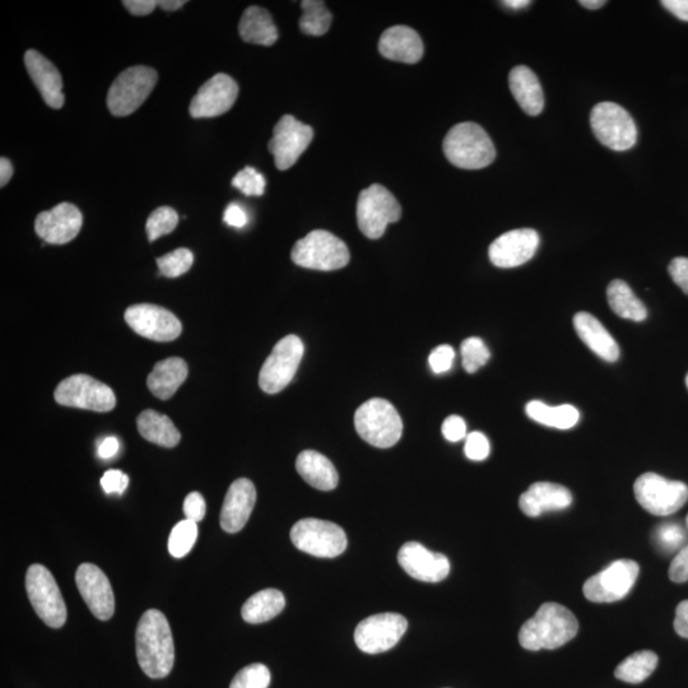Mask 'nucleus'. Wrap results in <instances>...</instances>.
I'll list each match as a JSON object with an SVG mask.
<instances>
[{
    "label": "nucleus",
    "mask_w": 688,
    "mask_h": 688,
    "mask_svg": "<svg viewBox=\"0 0 688 688\" xmlns=\"http://www.w3.org/2000/svg\"><path fill=\"white\" fill-rule=\"evenodd\" d=\"M128 485L129 477L122 471H118V469H111L101 478V486L106 494L123 495Z\"/></svg>",
    "instance_id": "obj_47"
},
{
    "label": "nucleus",
    "mask_w": 688,
    "mask_h": 688,
    "mask_svg": "<svg viewBox=\"0 0 688 688\" xmlns=\"http://www.w3.org/2000/svg\"><path fill=\"white\" fill-rule=\"evenodd\" d=\"M531 3L529 0H506V2H502L504 6L511 9H522L531 6Z\"/></svg>",
    "instance_id": "obj_59"
},
{
    "label": "nucleus",
    "mask_w": 688,
    "mask_h": 688,
    "mask_svg": "<svg viewBox=\"0 0 688 688\" xmlns=\"http://www.w3.org/2000/svg\"><path fill=\"white\" fill-rule=\"evenodd\" d=\"M573 504V495L566 487L551 482L534 483L519 499L520 510L529 518L548 511H559Z\"/></svg>",
    "instance_id": "obj_25"
},
{
    "label": "nucleus",
    "mask_w": 688,
    "mask_h": 688,
    "mask_svg": "<svg viewBox=\"0 0 688 688\" xmlns=\"http://www.w3.org/2000/svg\"><path fill=\"white\" fill-rule=\"evenodd\" d=\"M525 412L531 420L559 430L573 429L580 420V412L570 404L550 407L541 401H532L525 407Z\"/></svg>",
    "instance_id": "obj_35"
},
{
    "label": "nucleus",
    "mask_w": 688,
    "mask_h": 688,
    "mask_svg": "<svg viewBox=\"0 0 688 688\" xmlns=\"http://www.w3.org/2000/svg\"><path fill=\"white\" fill-rule=\"evenodd\" d=\"M640 573L638 562L617 560L585 581V598L593 603H613L621 601L631 592Z\"/></svg>",
    "instance_id": "obj_14"
},
{
    "label": "nucleus",
    "mask_w": 688,
    "mask_h": 688,
    "mask_svg": "<svg viewBox=\"0 0 688 688\" xmlns=\"http://www.w3.org/2000/svg\"><path fill=\"white\" fill-rule=\"evenodd\" d=\"M356 431L375 448H392L402 438L403 422L397 409L385 399L374 398L357 409Z\"/></svg>",
    "instance_id": "obj_4"
},
{
    "label": "nucleus",
    "mask_w": 688,
    "mask_h": 688,
    "mask_svg": "<svg viewBox=\"0 0 688 688\" xmlns=\"http://www.w3.org/2000/svg\"><path fill=\"white\" fill-rule=\"evenodd\" d=\"M454 359V348L449 346V344H443V346L436 347L435 350L431 352L429 364L431 370L434 371L435 374H444L452 369Z\"/></svg>",
    "instance_id": "obj_46"
},
{
    "label": "nucleus",
    "mask_w": 688,
    "mask_h": 688,
    "mask_svg": "<svg viewBox=\"0 0 688 688\" xmlns=\"http://www.w3.org/2000/svg\"><path fill=\"white\" fill-rule=\"evenodd\" d=\"M185 4H187L185 0H161V2H158V7L164 9V11L172 12L178 11Z\"/></svg>",
    "instance_id": "obj_58"
},
{
    "label": "nucleus",
    "mask_w": 688,
    "mask_h": 688,
    "mask_svg": "<svg viewBox=\"0 0 688 688\" xmlns=\"http://www.w3.org/2000/svg\"><path fill=\"white\" fill-rule=\"evenodd\" d=\"M271 672L264 664L255 663L241 669L232 680L230 688H268Z\"/></svg>",
    "instance_id": "obj_42"
},
{
    "label": "nucleus",
    "mask_w": 688,
    "mask_h": 688,
    "mask_svg": "<svg viewBox=\"0 0 688 688\" xmlns=\"http://www.w3.org/2000/svg\"><path fill=\"white\" fill-rule=\"evenodd\" d=\"M511 94L515 97L520 108L529 116H537L545 108V96L541 83L532 69L525 65H518L509 74Z\"/></svg>",
    "instance_id": "obj_28"
},
{
    "label": "nucleus",
    "mask_w": 688,
    "mask_h": 688,
    "mask_svg": "<svg viewBox=\"0 0 688 688\" xmlns=\"http://www.w3.org/2000/svg\"><path fill=\"white\" fill-rule=\"evenodd\" d=\"M662 6L681 21L688 22V0H663Z\"/></svg>",
    "instance_id": "obj_55"
},
{
    "label": "nucleus",
    "mask_w": 688,
    "mask_h": 688,
    "mask_svg": "<svg viewBox=\"0 0 688 688\" xmlns=\"http://www.w3.org/2000/svg\"><path fill=\"white\" fill-rule=\"evenodd\" d=\"M686 385H687V388H688V375H687V378H686Z\"/></svg>",
    "instance_id": "obj_61"
},
{
    "label": "nucleus",
    "mask_w": 688,
    "mask_h": 688,
    "mask_svg": "<svg viewBox=\"0 0 688 688\" xmlns=\"http://www.w3.org/2000/svg\"><path fill=\"white\" fill-rule=\"evenodd\" d=\"M286 606L285 595L277 589L260 590L245 602L241 616L248 624L258 625L277 617Z\"/></svg>",
    "instance_id": "obj_33"
},
{
    "label": "nucleus",
    "mask_w": 688,
    "mask_h": 688,
    "mask_svg": "<svg viewBox=\"0 0 688 688\" xmlns=\"http://www.w3.org/2000/svg\"><path fill=\"white\" fill-rule=\"evenodd\" d=\"M12 175L13 165L11 164V161H9L6 157H2V160H0V185H2V187H6V185L9 183V180H11Z\"/></svg>",
    "instance_id": "obj_57"
},
{
    "label": "nucleus",
    "mask_w": 688,
    "mask_h": 688,
    "mask_svg": "<svg viewBox=\"0 0 688 688\" xmlns=\"http://www.w3.org/2000/svg\"><path fill=\"white\" fill-rule=\"evenodd\" d=\"M407 627L406 618L398 613H380L365 618L356 627V645L366 654L388 652L403 638Z\"/></svg>",
    "instance_id": "obj_16"
},
{
    "label": "nucleus",
    "mask_w": 688,
    "mask_h": 688,
    "mask_svg": "<svg viewBox=\"0 0 688 688\" xmlns=\"http://www.w3.org/2000/svg\"><path fill=\"white\" fill-rule=\"evenodd\" d=\"M123 4L134 16L150 15L158 6L156 0H125Z\"/></svg>",
    "instance_id": "obj_53"
},
{
    "label": "nucleus",
    "mask_w": 688,
    "mask_h": 688,
    "mask_svg": "<svg viewBox=\"0 0 688 688\" xmlns=\"http://www.w3.org/2000/svg\"><path fill=\"white\" fill-rule=\"evenodd\" d=\"M239 95V86L227 74H216L199 88L190 104L189 113L194 119L215 118L227 113Z\"/></svg>",
    "instance_id": "obj_18"
},
{
    "label": "nucleus",
    "mask_w": 688,
    "mask_h": 688,
    "mask_svg": "<svg viewBox=\"0 0 688 688\" xmlns=\"http://www.w3.org/2000/svg\"><path fill=\"white\" fill-rule=\"evenodd\" d=\"M686 525H687V528H688V515H687V518H686Z\"/></svg>",
    "instance_id": "obj_62"
},
{
    "label": "nucleus",
    "mask_w": 688,
    "mask_h": 688,
    "mask_svg": "<svg viewBox=\"0 0 688 688\" xmlns=\"http://www.w3.org/2000/svg\"><path fill=\"white\" fill-rule=\"evenodd\" d=\"M157 72L150 67L137 65L120 73L111 85L108 108L114 116H128L143 105L157 83Z\"/></svg>",
    "instance_id": "obj_6"
},
{
    "label": "nucleus",
    "mask_w": 688,
    "mask_h": 688,
    "mask_svg": "<svg viewBox=\"0 0 688 688\" xmlns=\"http://www.w3.org/2000/svg\"><path fill=\"white\" fill-rule=\"evenodd\" d=\"M674 630L682 638L688 639V599L678 604L676 618H674Z\"/></svg>",
    "instance_id": "obj_54"
},
{
    "label": "nucleus",
    "mask_w": 688,
    "mask_h": 688,
    "mask_svg": "<svg viewBox=\"0 0 688 688\" xmlns=\"http://www.w3.org/2000/svg\"><path fill=\"white\" fill-rule=\"evenodd\" d=\"M654 541L663 552H678L682 550L683 543L686 541V533L681 525L664 523L659 525L657 531H655Z\"/></svg>",
    "instance_id": "obj_43"
},
{
    "label": "nucleus",
    "mask_w": 688,
    "mask_h": 688,
    "mask_svg": "<svg viewBox=\"0 0 688 688\" xmlns=\"http://www.w3.org/2000/svg\"><path fill=\"white\" fill-rule=\"evenodd\" d=\"M296 469L302 480L316 490L332 491L338 485L339 477L333 463L314 450H305L297 457Z\"/></svg>",
    "instance_id": "obj_30"
},
{
    "label": "nucleus",
    "mask_w": 688,
    "mask_h": 688,
    "mask_svg": "<svg viewBox=\"0 0 688 688\" xmlns=\"http://www.w3.org/2000/svg\"><path fill=\"white\" fill-rule=\"evenodd\" d=\"M179 223V215L171 207H160L155 209L148 217L146 230L148 240L155 241L161 236L171 234Z\"/></svg>",
    "instance_id": "obj_39"
},
{
    "label": "nucleus",
    "mask_w": 688,
    "mask_h": 688,
    "mask_svg": "<svg viewBox=\"0 0 688 688\" xmlns=\"http://www.w3.org/2000/svg\"><path fill=\"white\" fill-rule=\"evenodd\" d=\"M241 39L246 43L272 46L278 40V30L272 16L264 8L246 9L239 23Z\"/></svg>",
    "instance_id": "obj_31"
},
{
    "label": "nucleus",
    "mask_w": 688,
    "mask_h": 688,
    "mask_svg": "<svg viewBox=\"0 0 688 688\" xmlns=\"http://www.w3.org/2000/svg\"><path fill=\"white\" fill-rule=\"evenodd\" d=\"M590 127L598 141L613 151L630 150L638 141L634 119L615 102L595 105L590 114Z\"/></svg>",
    "instance_id": "obj_7"
},
{
    "label": "nucleus",
    "mask_w": 688,
    "mask_h": 688,
    "mask_svg": "<svg viewBox=\"0 0 688 688\" xmlns=\"http://www.w3.org/2000/svg\"><path fill=\"white\" fill-rule=\"evenodd\" d=\"M139 434L150 443L174 448L181 440V435L169 417L152 409L143 411L137 418Z\"/></svg>",
    "instance_id": "obj_32"
},
{
    "label": "nucleus",
    "mask_w": 688,
    "mask_h": 688,
    "mask_svg": "<svg viewBox=\"0 0 688 688\" xmlns=\"http://www.w3.org/2000/svg\"><path fill=\"white\" fill-rule=\"evenodd\" d=\"M669 579L678 584L688 581V545L674 556L669 566Z\"/></svg>",
    "instance_id": "obj_50"
},
{
    "label": "nucleus",
    "mask_w": 688,
    "mask_h": 688,
    "mask_svg": "<svg viewBox=\"0 0 688 688\" xmlns=\"http://www.w3.org/2000/svg\"><path fill=\"white\" fill-rule=\"evenodd\" d=\"M574 328L579 338L595 355L607 362L620 359V347L603 324L593 315L581 311L574 316Z\"/></svg>",
    "instance_id": "obj_27"
},
{
    "label": "nucleus",
    "mask_w": 688,
    "mask_h": 688,
    "mask_svg": "<svg viewBox=\"0 0 688 688\" xmlns=\"http://www.w3.org/2000/svg\"><path fill=\"white\" fill-rule=\"evenodd\" d=\"M301 8L304 13L300 20V30L310 36L327 34L332 25L333 16L325 7V3L318 0H305L301 3Z\"/></svg>",
    "instance_id": "obj_37"
},
{
    "label": "nucleus",
    "mask_w": 688,
    "mask_h": 688,
    "mask_svg": "<svg viewBox=\"0 0 688 688\" xmlns=\"http://www.w3.org/2000/svg\"><path fill=\"white\" fill-rule=\"evenodd\" d=\"M668 271L673 282L688 295V258L673 259Z\"/></svg>",
    "instance_id": "obj_51"
},
{
    "label": "nucleus",
    "mask_w": 688,
    "mask_h": 688,
    "mask_svg": "<svg viewBox=\"0 0 688 688\" xmlns=\"http://www.w3.org/2000/svg\"><path fill=\"white\" fill-rule=\"evenodd\" d=\"M193 253L189 249H176L156 260L162 276L178 278L193 266Z\"/></svg>",
    "instance_id": "obj_40"
},
{
    "label": "nucleus",
    "mask_w": 688,
    "mask_h": 688,
    "mask_svg": "<svg viewBox=\"0 0 688 688\" xmlns=\"http://www.w3.org/2000/svg\"><path fill=\"white\" fill-rule=\"evenodd\" d=\"M304 343L297 336H287L274 346L260 370L259 387L268 394H277L295 378L304 357Z\"/></svg>",
    "instance_id": "obj_12"
},
{
    "label": "nucleus",
    "mask_w": 688,
    "mask_h": 688,
    "mask_svg": "<svg viewBox=\"0 0 688 688\" xmlns=\"http://www.w3.org/2000/svg\"><path fill=\"white\" fill-rule=\"evenodd\" d=\"M223 221L235 229H243L248 223V215L244 211V208L239 206L237 203H231L229 207L226 208L225 215H223Z\"/></svg>",
    "instance_id": "obj_52"
},
{
    "label": "nucleus",
    "mask_w": 688,
    "mask_h": 688,
    "mask_svg": "<svg viewBox=\"0 0 688 688\" xmlns=\"http://www.w3.org/2000/svg\"><path fill=\"white\" fill-rule=\"evenodd\" d=\"M460 353H462L464 370L468 374L477 373L482 366L487 364L491 356L485 342L478 337L467 338L460 347Z\"/></svg>",
    "instance_id": "obj_41"
},
{
    "label": "nucleus",
    "mask_w": 688,
    "mask_h": 688,
    "mask_svg": "<svg viewBox=\"0 0 688 688\" xmlns=\"http://www.w3.org/2000/svg\"><path fill=\"white\" fill-rule=\"evenodd\" d=\"M54 398L60 406L110 412L116 406L113 389L91 376H69L55 389Z\"/></svg>",
    "instance_id": "obj_13"
},
{
    "label": "nucleus",
    "mask_w": 688,
    "mask_h": 688,
    "mask_svg": "<svg viewBox=\"0 0 688 688\" xmlns=\"http://www.w3.org/2000/svg\"><path fill=\"white\" fill-rule=\"evenodd\" d=\"M444 153L450 164L464 170H480L491 165L496 150L485 129L476 123H462L449 130Z\"/></svg>",
    "instance_id": "obj_3"
},
{
    "label": "nucleus",
    "mask_w": 688,
    "mask_h": 688,
    "mask_svg": "<svg viewBox=\"0 0 688 688\" xmlns=\"http://www.w3.org/2000/svg\"><path fill=\"white\" fill-rule=\"evenodd\" d=\"M26 590L37 616L49 627L60 629L67 621L68 613L53 574L43 565L30 566L26 574Z\"/></svg>",
    "instance_id": "obj_10"
},
{
    "label": "nucleus",
    "mask_w": 688,
    "mask_h": 688,
    "mask_svg": "<svg viewBox=\"0 0 688 688\" xmlns=\"http://www.w3.org/2000/svg\"><path fill=\"white\" fill-rule=\"evenodd\" d=\"M297 266L314 271H337L350 262V250L337 236L328 231L315 230L297 241L291 251Z\"/></svg>",
    "instance_id": "obj_5"
},
{
    "label": "nucleus",
    "mask_w": 688,
    "mask_h": 688,
    "mask_svg": "<svg viewBox=\"0 0 688 688\" xmlns=\"http://www.w3.org/2000/svg\"><path fill=\"white\" fill-rule=\"evenodd\" d=\"M291 541L297 550L322 559H334L347 548V536L339 525L327 520L308 518L291 529Z\"/></svg>",
    "instance_id": "obj_8"
},
{
    "label": "nucleus",
    "mask_w": 688,
    "mask_h": 688,
    "mask_svg": "<svg viewBox=\"0 0 688 688\" xmlns=\"http://www.w3.org/2000/svg\"><path fill=\"white\" fill-rule=\"evenodd\" d=\"M634 494L648 513L657 516L677 513L688 501L685 483L667 480L657 473L641 474L635 482Z\"/></svg>",
    "instance_id": "obj_11"
},
{
    "label": "nucleus",
    "mask_w": 688,
    "mask_h": 688,
    "mask_svg": "<svg viewBox=\"0 0 688 688\" xmlns=\"http://www.w3.org/2000/svg\"><path fill=\"white\" fill-rule=\"evenodd\" d=\"M125 322L139 336L156 342L175 341L183 330L180 320L171 311L152 304L130 306L125 311Z\"/></svg>",
    "instance_id": "obj_17"
},
{
    "label": "nucleus",
    "mask_w": 688,
    "mask_h": 688,
    "mask_svg": "<svg viewBox=\"0 0 688 688\" xmlns=\"http://www.w3.org/2000/svg\"><path fill=\"white\" fill-rule=\"evenodd\" d=\"M538 246L536 230H513L497 237L488 249V257L496 267L515 268L529 262L537 253Z\"/></svg>",
    "instance_id": "obj_20"
},
{
    "label": "nucleus",
    "mask_w": 688,
    "mask_h": 688,
    "mask_svg": "<svg viewBox=\"0 0 688 688\" xmlns=\"http://www.w3.org/2000/svg\"><path fill=\"white\" fill-rule=\"evenodd\" d=\"M136 650L139 667L148 677L169 676L175 662V646L169 621L161 611L143 613L136 632Z\"/></svg>",
    "instance_id": "obj_1"
},
{
    "label": "nucleus",
    "mask_w": 688,
    "mask_h": 688,
    "mask_svg": "<svg viewBox=\"0 0 688 688\" xmlns=\"http://www.w3.org/2000/svg\"><path fill=\"white\" fill-rule=\"evenodd\" d=\"M579 632L578 618L559 603L548 602L538 608L519 631V643L531 652L559 649Z\"/></svg>",
    "instance_id": "obj_2"
},
{
    "label": "nucleus",
    "mask_w": 688,
    "mask_h": 688,
    "mask_svg": "<svg viewBox=\"0 0 688 688\" xmlns=\"http://www.w3.org/2000/svg\"><path fill=\"white\" fill-rule=\"evenodd\" d=\"M82 223V213L74 204L60 203L36 217L35 230L46 243L63 245L77 237Z\"/></svg>",
    "instance_id": "obj_21"
},
{
    "label": "nucleus",
    "mask_w": 688,
    "mask_h": 688,
    "mask_svg": "<svg viewBox=\"0 0 688 688\" xmlns=\"http://www.w3.org/2000/svg\"><path fill=\"white\" fill-rule=\"evenodd\" d=\"M198 523L185 519L175 525L169 537V552L175 559L187 556L197 542Z\"/></svg>",
    "instance_id": "obj_38"
},
{
    "label": "nucleus",
    "mask_w": 688,
    "mask_h": 688,
    "mask_svg": "<svg viewBox=\"0 0 688 688\" xmlns=\"http://www.w3.org/2000/svg\"><path fill=\"white\" fill-rule=\"evenodd\" d=\"M441 430H443L444 438L450 443H458V441L467 438V423L457 415L446 418Z\"/></svg>",
    "instance_id": "obj_48"
},
{
    "label": "nucleus",
    "mask_w": 688,
    "mask_h": 688,
    "mask_svg": "<svg viewBox=\"0 0 688 688\" xmlns=\"http://www.w3.org/2000/svg\"><path fill=\"white\" fill-rule=\"evenodd\" d=\"M119 448V440L114 438V436H109L99 446V457L102 459L113 458L119 452Z\"/></svg>",
    "instance_id": "obj_56"
},
{
    "label": "nucleus",
    "mask_w": 688,
    "mask_h": 688,
    "mask_svg": "<svg viewBox=\"0 0 688 688\" xmlns=\"http://www.w3.org/2000/svg\"><path fill=\"white\" fill-rule=\"evenodd\" d=\"M189 374L187 362L179 357H170L157 362L152 373L148 375L147 385L152 394L162 401L172 398L187 380Z\"/></svg>",
    "instance_id": "obj_29"
},
{
    "label": "nucleus",
    "mask_w": 688,
    "mask_h": 688,
    "mask_svg": "<svg viewBox=\"0 0 688 688\" xmlns=\"http://www.w3.org/2000/svg\"><path fill=\"white\" fill-rule=\"evenodd\" d=\"M658 666V655L650 650H641L622 660L615 671L617 680L626 683H641L652 676Z\"/></svg>",
    "instance_id": "obj_36"
},
{
    "label": "nucleus",
    "mask_w": 688,
    "mask_h": 688,
    "mask_svg": "<svg viewBox=\"0 0 688 688\" xmlns=\"http://www.w3.org/2000/svg\"><path fill=\"white\" fill-rule=\"evenodd\" d=\"M25 65L32 81L46 105L51 109H60L64 105L62 76L50 60L41 55L39 51L29 50L25 54Z\"/></svg>",
    "instance_id": "obj_24"
},
{
    "label": "nucleus",
    "mask_w": 688,
    "mask_h": 688,
    "mask_svg": "<svg viewBox=\"0 0 688 688\" xmlns=\"http://www.w3.org/2000/svg\"><path fill=\"white\" fill-rule=\"evenodd\" d=\"M398 562L409 576L425 583H439L448 578L450 573L448 557L431 552L418 542H408L402 546Z\"/></svg>",
    "instance_id": "obj_22"
},
{
    "label": "nucleus",
    "mask_w": 688,
    "mask_h": 688,
    "mask_svg": "<svg viewBox=\"0 0 688 688\" xmlns=\"http://www.w3.org/2000/svg\"><path fill=\"white\" fill-rule=\"evenodd\" d=\"M607 299L613 313L632 322H644L648 310L625 281L615 280L607 288Z\"/></svg>",
    "instance_id": "obj_34"
},
{
    "label": "nucleus",
    "mask_w": 688,
    "mask_h": 688,
    "mask_svg": "<svg viewBox=\"0 0 688 688\" xmlns=\"http://www.w3.org/2000/svg\"><path fill=\"white\" fill-rule=\"evenodd\" d=\"M490 441L482 432H471L467 435L466 446H464V453L467 458L474 460V462H482L490 455Z\"/></svg>",
    "instance_id": "obj_45"
},
{
    "label": "nucleus",
    "mask_w": 688,
    "mask_h": 688,
    "mask_svg": "<svg viewBox=\"0 0 688 688\" xmlns=\"http://www.w3.org/2000/svg\"><path fill=\"white\" fill-rule=\"evenodd\" d=\"M232 187L248 197H260L266 189V179L254 167H245L232 179Z\"/></svg>",
    "instance_id": "obj_44"
},
{
    "label": "nucleus",
    "mask_w": 688,
    "mask_h": 688,
    "mask_svg": "<svg viewBox=\"0 0 688 688\" xmlns=\"http://www.w3.org/2000/svg\"><path fill=\"white\" fill-rule=\"evenodd\" d=\"M255 501H257V490L253 482L240 478L232 483L221 511L220 522L223 531L240 532L253 513Z\"/></svg>",
    "instance_id": "obj_23"
},
{
    "label": "nucleus",
    "mask_w": 688,
    "mask_h": 688,
    "mask_svg": "<svg viewBox=\"0 0 688 688\" xmlns=\"http://www.w3.org/2000/svg\"><path fill=\"white\" fill-rule=\"evenodd\" d=\"M401 216V204L387 188L374 184L362 190L357 201V223L366 237L380 239L389 223L398 222Z\"/></svg>",
    "instance_id": "obj_9"
},
{
    "label": "nucleus",
    "mask_w": 688,
    "mask_h": 688,
    "mask_svg": "<svg viewBox=\"0 0 688 688\" xmlns=\"http://www.w3.org/2000/svg\"><path fill=\"white\" fill-rule=\"evenodd\" d=\"M579 3L580 6H583L588 9H599L602 8L604 4H606L604 0H581V2Z\"/></svg>",
    "instance_id": "obj_60"
},
{
    "label": "nucleus",
    "mask_w": 688,
    "mask_h": 688,
    "mask_svg": "<svg viewBox=\"0 0 688 688\" xmlns=\"http://www.w3.org/2000/svg\"><path fill=\"white\" fill-rule=\"evenodd\" d=\"M207 505L204 497L199 492H192L184 501V514L187 519L195 523L202 522L206 516Z\"/></svg>",
    "instance_id": "obj_49"
},
{
    "label": "nucleus",
    "mask_w": 688,
    "mask_h": 688,
    "mask_svg": "<svg viewBox=\"0 0 688 688\" xmlns=\"http://www.w3.org/2000/svg\"><path fill=\"white\" fill-rule=\"evenodd\" d=\"M76 583L83 601L101 621H108L114 615L115 597L108 576L92 564H82L76 573Z\"/></svg>",
    "instance_id": "obj_19"
},
{
    "label": "nucleus",
    "mask_w": 688,
    "mask_h": 688,
    "mask_svg": "<svg viewBox=\"0 0 688 688\" xmlns=\"http://www.w3.org/2000/svg\"><path fill=\"white\" fill-rule=\"evenodd\" d=\"M379 51L384 58L394 62L415 64L422 58L423 43L415 30L394 26L381 35Z\"/></svg>",
    "instance_id": "obj_26"
},
{
    "label": "nucleus",
    "mask_w": 688,
    "mask_h": 688,
    "mask_svg": "<svg viewBox=\"0 0 688 688\" xmlns=\"http://www.w3.org/2000/svg\"><path fill=\"white\" fill-rule=\"evenodd\" d=\"M313 138L314 130L309 125L299 122L292 115L282 116L274 127L273 138L268 144L277 169H291L313 142Z\"/></svg>",
    "instance_id": "obj_15"
}]
</instances>
